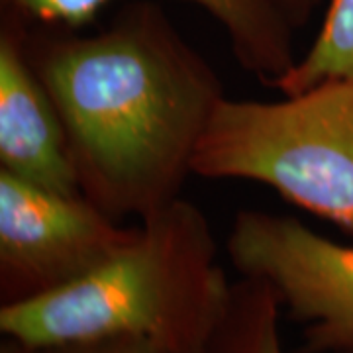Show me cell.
<instances>
[{
    "label": "cell",
    "mask_w": 353,
    "mask_h": 353,
    "mask_svg": "<svg viewBox=\"0 0 353 353\" xmlns=\"http://www.w3.org/2000/svg\"><path fill=\"white\" fill-rule=\"evenodd\" d=\"M326 79L353 81V0H330L310 50L269 88L279 94H296Z\"/></svg>",
    "instance_id": "obj_9"
},
{
    "label": "cell",
    "mask_w": 353,
    "mask_h": 353,
    "mask_svg": "<svg viewBox=\"0 0 353 353\" xmlns=\"http://www.w3.org/2000/svg\"><path fill=\"white\" fill-rule=\"evenodd\" d=\"M192 173L267 185L353 238V81L326 79L273 102L224 97Z\"/></svg>",
    "instance_id": "obj_3"
},
{
    "label": "cell",
    "mask_w": 353,
    "mask_h": 353,
    "mask_svg": "<svg viewBox=\"0 0 353 353\" xmlns=\"http://www.w3.org/2000/svg\"><path fill=\"white\" fill-rule=\"evenodd\" d=\"M67 136L81 194L114 220L181 196L216 106L212 65L161 6L134 2L97 34H26Z\"/></svg>",
    "instance_id": "obj_1"
},
{
    "label": "cell",
    "mask_w": 353,
    "mask_h": 353,
    "mask_svg": "<svg viewBox=\"0 0 353 353\" xmlns=\"http://www.w3.org/2000/svg\"><path fill=\"white\" fill-rule=\"evenodd\" d=\"M267 2L273 4L292 28H299L310 18L320 0H267Z\"/></svg>",
    "instance_id": "obj_11"
},
{
    "label": "cell",
    "mask_w": 353,
    "mask_h": 353,
    "mask_svg": "<svg viewBox=\"0 0 353 353\" xmlns=\"http://www.w3.org/2000/svg\"><path fill=\"white\" fill-rule=\"evenodd\" d=\"M0 171L81 194L61 116L28 59L24 22L10 14L0 28Z\"/></svg>",
    "instance_id": "obj_6"
},
{
    "label": "cell",
    "mask_w": 353,
    "mask_h": 353,
    "mask_svg": "<svg viewBox=\"0 0 353 353\" xmlns=\"http://www.w3.org/2000/svg\"><path fill=\"white\" fill-rule=\"evenodd\" d=\"M0 353H167L155 343L134 336H114V338H97V340L65 341V343H48V345H24L18 341L6 340Z\"/></svg>",
    "instance_id": "obj_10"
},
{
    "label": "cell",
    "mask_w": 353,
    "mask_h": 353,
    "mask_svg": "<svg viewBox=\"0 0 353 353\" xmlns=\"http://www.w3.org/2000/svg\"><path fill=\"white\" fill-rule=\"evenodd\" d=\"M226 250L241 277L269 283L283 312L303 324L299 353L353 347V245L328 240L292 216L243 208Z\"/></svg>",
    "instance_id": "obj_4"
},
{
    "label": "cell",
    "mask_w": 353,
    "mask_h": 353,
    "mask_svg": "<svg viewBox=\"0 0 353 353\" xmlns=\"http://www.w3.org/2000/svg\"><path fill=\"white\" fill-rule=\"evenodd\" d=\"M281 316L283 304L269 283L240 277L206 353H285Z\"/></svg>",
    "instance_id": "obj_8"
},
{
    "label": "cell",
    "mask_w": 353,
    "mask_h": 353,
    "mask_svg": "<svg viewBox=\"0 0 353 353\" xmlns=\"http://www.w3.org/2000/svg\"><path fill=\"white\" fill-rule=\"evenodd\" d=\"M336 353H353V347H350V350H341V352H336Z\"/></svg>",
    "instance_id": "obj_12"
},
{
    "label": "cell",
    "mask_w": 353,
    "mask_h": 353,
    "mask_svg": "<svg viewBox=\"0 0 353 353\" xmlns=\"http://www.w3.org/2000/svg\"><path fill=\"white\" fill-rule=\"evenodd\" d=\"M110 0H2L4 14L22 22L77 30L88 24ZM199 4L226 30L241 69L265 87L296 63L292 26L267 0H189Z\"/></svg>",
    "instance_id": "obj_7"
},
{
    "label": "cell",
    "mask_w": 353,
    "mask_h": 353,
    "mask_svg": "<svg viewBox=\"0 0 353 353\" xmlns=\"http://www.w3.org/2000/svg\"><path fill=\"white\" fill-rule=\"evenodd\" d=\"M83 194L0 171V304L38 299L92 273L136 238Z\"/></svg>",
    "instance_id": "obj_5"
},
{
    "label": "cell",
    "mask_w": 353,
    "mask_h": 353,
    "mask_svg": "<svg viewBox=\"0 0 353 353\" xmlns=\"http://www.w3.org/2000/svg\"><path fill=\"white\" fill-rule=\"evenodd\" d=\"M230 289L208 218L179 196L143 216L136 238L92 273L0 304V332L24 345L134 336L167 353H206Z\"/></svg>",
    "instance_id": "obj_2"
}]
</instances>
